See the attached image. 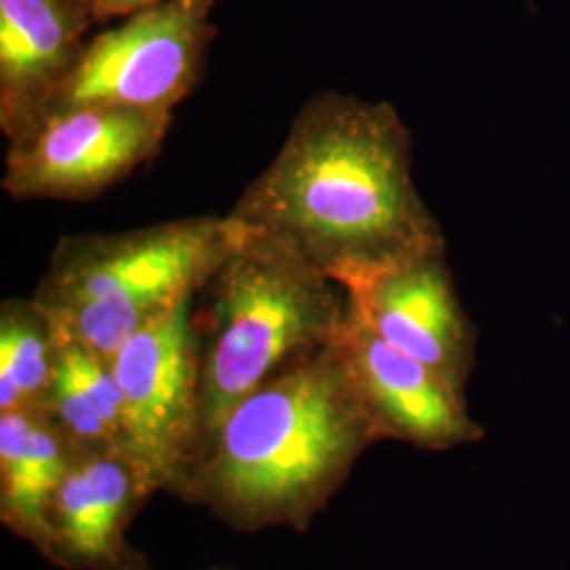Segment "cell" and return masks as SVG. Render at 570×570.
I'll use <instances>...</instances> for the list:
<instances>
[{"mask_svg": "<svg viewBox=\"0 0 570 570\" xmlns=\"http://www.w3.org/2000/svg\"><path fill=\"white\" fill-rule=\"evenodd\" d=\"M42 410L77 450L121 449L122 395L112 362L58 336Z\"/></svg>", "mask_w": 570, "mask_h": 570, "instance_id": "obj_13", "label": "cell"}, {"mask_svg": "<svg viewBox=\"0 0 570 570\" xmlns=\"http://www.w3.org/2000/svg\"><path fill=\"white\" fill-rule=\"evenodd\" d=\"M58 357V332L30 298L0 305V412L42 407Z\"/></svg>", "mask_w": 570, "mask_h": 570, "instance_id": "obj_14", "label": "cell"}, {"mask_svg": "<svg viewBox=\"0 0 570 570\" xmlns=\"http://www.w3.org/2000/svg\"><path fill=\"white\" fill-rule=\"evenodd\" d=\"M346 313L343 285L282 239L237 225L235 242L193 303L202 360L199 454L249 393L330 345Z\"/></svg>", "mask_w": 570, "mask_h": 570, "instance_id": "obj_3", "label": "cell"}, {"mask_svg": "<svg viewBox=\"0 0 570 570\" xmlns=\"http://www.w3.org/2000/svg\"><path fill=\"white\" fill-rule=\"evenodd\" d=\"M96 23L81 0H0V127L35 121L70 77Z\"/></svg>", "mask_w": 570, "mask_h": 570, "instance_id": "obj_11", "label": "cell"}, {"mask_svg": "<svg viewBox=\"0 0 570 570\" xmlns=\"http://www.w3.org/2000/svg\"><path fill=\"white\" fill-rule=\"evenodd\" d=\"M228 216L282 239L345 289L446 249L412 176V136L389 102L338 91L298 110Z\"/></svg>", "mask_w": 570, "mask_h": 570, "instance_id": "obj_1", "label": "cell"}, {"mask_svg": "<svg viewBox=\"0 0 570 570\" xmlns=\"http://www.w3.org/2000/svg\"><path fill=\"white\" fill-rule=\"evenodd\" d=\"M82 4H87L89 7V11H91V0H81ZM94 16V13H91Z\"/></svg>", "mask_w": 570, "mask_h": 570, "instance_id": "obj_16", "label": "cell"}, {"mask_svg": "<svg viewBox=\"0 0 570 570\" xmlns=\"http://www.w3.org/2000/svg\"><path fill=\"white\" fill-rule=\"evenodd\" d=\"M235 237L228 214L63 237L32 298L60 338L112 362L140 327L204 287Z\"/></svg>", "mask_w": 570, "mask_h": 570, "instance_id": "obj_4", "label": "cell"}, {"mask_svg": "<svg viewBox=\"0 0 570 570\" xmlns=\"http://www.w3.org/2000/svg\"><path fill=\"white\" fill-rule=\"evenodd\" d=\"M167 0H91V13L96 21L112 20V18H129L144 9L157 7Z\"/></svg>", "mask_w": 570, "mask_h": 570, "instance_id": "obj_15", "label": "cell"}, {"mask_svg": "<svg viewBox=\"0 0 570 570\" xmlns=\"http://www.w3.org/2000/svg\"><path fill=\"white\" fill-rule=\"evenodd\" d=\"M214 4L216 0H167L96 35L42 112L119 106L171 115L202 77L216 37L209 21Z\"/></svg>", "mask_w": 570, "mask_h": 570, "instance_id": "obj_6", "label": "cell"}, {"mask_svg": "<svg viewBox=\"0 0 570 570\" xmlns=\"http://www.w3.org/2000/svg\"><path fill=\"white\" fill-rule=\"evenodd\" d=\"M169 125L171 115L119 106L45 110L7 138L2 188L28 202L94 199L150 161Z\"/></svg>", "mask_w": 570, "mask_h": 570, "instance_id": "obj_7", "label": "cell"}, {"mask_svg": "<svg viewBox=\"0 0 570 570\" xmlns=\"http://www.w3.org/2000/svg\"><path fill=\"white\" fill-rule=\"evenodd\" d=\"M188 296L140 327L112 360L121 449L157 492L180 489L202 444V360Z\"/></svg>", "mask_w": 570, "mask_h": 570, "instance_id": "obj_5", "label": "cell"}, {"mask_svg": "<svg viewBox=\"0 0 570 570\" xmlns=\"http://www.w3.org/2000/svg\"><path fill=\"white\" fill-rule=\"evenodd\" d=\"M351 305L389 345L468 391L478 330L459 298L446 249L346 289Z\"/></svg>", "mask_w": 570, "mask_h": 570, "instance_id": "obj_10", "label": "cell"}, {"mask_svg": "<svg viewBox=\"0 0 570 570\" xmlns=\"http://www.w3.org/2000/svg\"><path fill=\"white\" fill-rule=\"evenodd\" d=\"M77 452L42 407L0 412V522L35 550Z\"/></svg>", "mask_w": 570, "mask_h": 570, "instance_id": "obj_12", "label": "cell"}, {"mask_svg": "<svg viewBox=\"0 0 570 570\" xmlns=\"http://www.w3.org/2000/svg\"><path fill=\"white\" fill-rule=\"evenodd\" d=\"M148 570H153V569H148ZM209 570H226V569H209Z\"/></svg>", "mask_w": 570, "mask_h": 570, "instance_id": "obj_17", "label": "cell"}, {"mask_svg": "<svg viewBox=\"0 0 570 570\" xmlns=\"http://www.w3.org/2000/svg\"><path fill=\"white\" fill-rule=\"evenodd\" d=\"M153 494L122 450H79L49 503L37 551L61 570H148L127 530Z\"/></svg>", "mask_w": 570, "mask_h": 570, "instance_id": "obj_9", "label": "cell"}, {"mask_svg": "<svg viewBox=\"0 0 570 570\" xmlns=\"http://www.w3.org/2000/svg\"><path fill=\"white\" fill-rule=\"evenodd\" d=\"M379 442L332 341L233 407L176 497L237 532H305Z\"/></svg>", "mask_w": 570, "mask_h": 570, "instance_id": "obj_2", "label": "cell"}, {"mask_svg": "<svg viewBox=\"0 0 570 570\" xmlns=\"http://www.w3.org/2000/svg\"><path fill=\"white\" fill-rule=\"evenodd\" d=\"M334 343L381 440L429 452L471 446L487 431L471 416L468 391L389 345L351 305Z\"/></svg>", "mask_w": 570, "mask_h": 570, "instance_id": "obj_8", "label": "cell"}]
</instances>
